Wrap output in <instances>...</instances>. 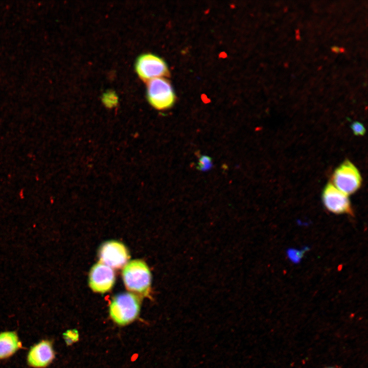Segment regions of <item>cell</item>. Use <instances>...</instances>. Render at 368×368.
I'll use <instances>...</instances> for the list:
<instances>
[{
	"label": "cell",
	"instance_id": "cell-1",
	"mask_svg": "<svg viewBox=\"0 0 368 368\" xmlns=\"http://www.w3.org/2000/svg\"><path fill=\"white\" fill-rule=\"evenodd\" d=\"M122 276L126 288L144 296L149 295L151 274L147 265L140 260L130 261L123 268Z\"/></svg>",
	"mask_w": 368,
	"mask_h": 368
},
{
	"label": "cell",
	"instance_id": "cell-2",
	"mask_svg": "<svg viewBox=\"0 0 368 368\" xmlns=\"http://www.w3.org/2000/svg\"><path fill=\"white\" fill-rule=\"evenodd\" d=\"M140 302L138 297L128 292L116 295L109 306V314L111 319L121 326L133 321L139 315Z\"/></svg>",
	"mask_w": 368,
	"mask_h": 368
},
{
	"label": "cell",
	"instance_id": "cell-3",
	"mask_svg": "<svg viewBox=\"0 0 368 368\" xmlns=\"http://www.w3.org/2000/svg\"><path fill=\"white\" fill-rule=\"evenodd\" d=\"M147 97L150 104L157 110L171 107L176 100L175 94L170 81L165 77L147 82Z\"/></svg>",
	"mask_w": 368,
	"mask_h": 368
},
{
	"label": "cell",
	"instance_id": "cell-4",
	"mask_svg": "<svg viewBox=\"0 0 368 368\" xmlns=\"http://www.w3.org/2000/svg\"><path fill=\"white\" fill-rule=\"evenodd\" d=\"M333 185L346 195L356 192L362 181L359 171L349 160H346L335 170L332 176Z\"/></svg>",
	"mask_w": 368,
	"mask_h": 368
},
{
	"label": "cell",
	"instance_id": "cell-5",
	"mask_svg": "<svg viewBox=\"0 0 368 368\" xmlns=\"http://www.w3.org/2000/svg\"><path fill=\"white\" fill-rule=\"evenodd\" d=\"M135 68L139 77L144 82L168 77L170 74L166 62L162 58L151 53L140 55L136 60Z\"/></svg>",
	"mask_w": 368,
	"mask_h": 368
},
{
	"label": "cell",
	"instance_id": "cell-6",
	"mask_svg": "<svg viewBox=\"0 0 368 368\" xmlns=\"http://www.w3.org/2000/svg\"><path fill=\"white\" fill-rule=\"evenodd\" d=\"M98 255L102 263L116 269L124 266L129 258L126 246L117 241L104 243L99 248Z\"/></svg>",
	"mask_w": 368,
	"mask_h": 368
},
{
	"label": "cell",
	"instance_id": "cell-7",
	"mask_svg": "<svg viewBox=\"0 0 368 368\" xmlns=\"http://www.w3.org/2000/svg\"><path fill=\"white\" fill-rule=\"evenodd\" d=\"M322 199L324 206L330 212L338 214L353 215L347 195L337 189L332 183H328L324 188Z\"/></svg>",
	"mask_w": 368,
	"mask_h": 368
},
{
	"label": "cell",
	"instance_id": "cell-8",
	"mask_svg": "<svg viewBox=\"0 0 368 368\" xmlns=\"http://www.w3.org/2000/svg\"><path fill=\"white\" fill-rule=\"evenodd\" d=\"M114 282L115 274L111 267L102 263H98L91 268L88 282L94 291L106 292L112 288Z\"/></svg>",
	"mask_w": 368,
	"mask_h": 368
},
{
	"label": "cell",
	"instance_id": "cell-9",
	"mask_svg": "<svg viewBox=\"0 0 368 368\" xmlns=\"http://www.w3.org/2000/svg\"><path fill=\"white\" fill-rule=\"evenodd\" d=\"M55 354L51 343L42 340L33 346L29 350L27 361L34 367L42 368L48 365L54 358Z\"/></svg>",
	"mask_w": 368,
	"mask_h": 368
},
{
	"label": "cell",
	"instance_id": "cell-10",
	"mask_svg": "<svg viewBox=\"0 0 368 368\" xmlns=\"http://www.w3.org/2000/svg\"><path fill=\"white\" fill-rule=\"evenodd\" d=\"M20 347L21 342L15 332L6 331L0 333V359L10 357Z\"/></svg>",
	"mask_w": 368,
	"mask_h": 368
},
{
	"label": "cell",
	"instance_id": "cell-11",
	"mask_svg": "<svg viewBox=\"0 0 368 368\" xmlns=\"http://www.w3.org/2000/svg\"><path fill=\"white\" fill-rule=\"evenodd\" d=\"M212 166L211 158L208 156L203 155L200 158L197 168L200 171H206Z\"/></svg>",
	"mask_w": 368,
	"mask_h": 368
},
{
	"label": "cell",
	"instance_id": "cell-12",
	"mask_svg": "<svg viewBox=\"0 0 368 368\" xmlns=\"http://www.w3.org/2000/svg\"><path fill=\"white\" fill-rule=\"evenodd\" d=\"M64 338L67 344H70L78 340L79 335L76 330H71L66 331L64 334Z\"/></svg>",
	"mask_w": 368,
	"mask_h": 368
},
{
	"label": "cell",
	"instance_id": "cell-13",
	"mask_svg": "<svg viewBox=\"0 0 368 368\" xmlns=\"http://www.w3.org/2000/svg\"><path fill=\"white\" fill-rule=\"evenodd\" d=\"M352 130L356 135H363L365 133V128L360 122H354L351 125Z\"/></svg>",
	"mask_w": 368,
	"mask_h": 368
},
{
	"label": "cell",
	"instance_id": "cell-14",
	"mask_svg": "<svg viewBox=\"0 0 368 368\" xmlns=\"http://www.w3.org/2000/svg\"><path fill=\"white\" fill-rule=\"evenodd\" d=\"M103 100L107 105L110 104L111 105L117 101V98L114 94L110 92L105 95L103 97Z\"/></svg>",
	"mask_w": 368,
	"mask_h": 368
},
{
	"label": "cell",
	"instance_id": "cell-15",
	"mask_svg": "<svg viewBox=\"0 0 368 368\" xmlns=\"http://www.w3.org/2000/svg\"><path fill=\"white\" fill-rule=\"evenodd\" d=\"M302 252L293 250L292 251L290 252L289 256H290V257H291L292 259H293L295 261V260H297L299 259V258L301 257V256L302 255Z\"/></svg>",
	"mask_w": 368,
	"mask_h": 368
},
{
	"label": "cell",
	"instance_id": "cell-16",
	"mask_svg": "<svg viewBox=\"0 0 368 368\" xmlns=\"http://www.w3.org/2000/svg\"><path fill=\"white\" fill-rule=\"evenodd\" d=\"M332 50L333 52H336V53H338V52L340 51V49H339L338 48L336 47H333L332 48Z\"/></svg>",
	"mask_w": 368,
	"mask_h": 368
},
{
	"label": "cell",
	"instance_id": "cell-17",
	"mask_svg": "<svg viewBox=\"0 0 368 368\" xmlns=\"http://www.w3.org/2000/svg\"><path fill=\"white\" fill-rule=\"evenodd\" d=\"M326 368H334V367H326Z\"/></svg>",
	"mask_w": 368,
	"mask_h": 368
}]
</instances>
